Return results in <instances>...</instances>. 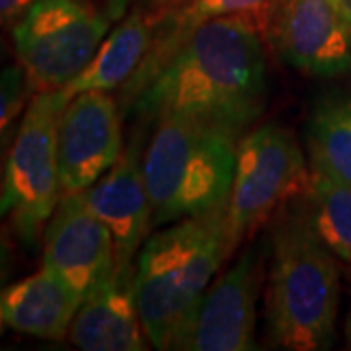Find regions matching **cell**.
<instances>
[{"mask_svg":"<svg viewBox=\"0 0 351 351\" xmlns=\"http://www.w3.org/2000/svg\"><path fill=\"white\" fill-rule=\"evenodd\" d=\"M174 51L143 86L135 112L147 119L191 117L242 137L267 101L265 53L254 10L172 29Z\"/></svg>","mask_w":351,"mask_h":351,"instance_id":"cell-1","label":"cell"},{"mask_svg":"<svg viewBox=\"0 0 351 351\" xmlns=\"http://www.w3.org/2000/svg\"><path fill=\"white\" fill-rule=\"evenodd\" d=\"M269 250L265 332L271 348L330 350L339 311L338 258L318 234L304 191L269 219Z\"/></svg>","mask_w":351,"mask_h":351,"instance_id":"cell-2","label":"cell"},{"mask_svg":"<svg viewBox=\"0 0 351 351\" xmlns=\"http://www.w3.org/2000/svg\"><path fill=\"white\" fill-rule=\"evenodd\" d=\"M240 135L191 117L164 115L143 152L154 226L228 203Z\"/></svg>","mask_w":351,"mask_h":351,"instance_id":"cell-3","label":"cell"},{"mask_svg":"<svg viewBox=\"0 0 351 351\" xmlns=\"http://www.w3.org/2000/svg\"><path fill=\"white\" fill-rule=\"evenodd\" d=\"M69 100L71 94L64 88L34 94L6 160L0 186V223H8L27 250L38 248L63 197L57 131Z\"/></svg>","mask_w":351,"mask_h":351,"instance_id":"cell-4","label":"cell"},{"mask_svg":"<svg viewBox=\"0 0 351 351\" xmlns=\"http://www.w3.org/2000/svg\"><path fill=\"white\" fill-rule=\"evenodd\" d=\"M10 32L16 59L39 94L66 88L86 69L110 18L90 0H36Z\"/></svg>","mask_w":351,"mask_h":351,"instance_id":"cell-5","label":"cell"},{"mask_svg":"<svg viewBox=\"0 0 351 351\" xmlns=\"http://www.w3.org/2000/svg\"><path fill=\"white\" fill-rule=\"evenodd\" d=\"M308 164L287 127L267 123L240 137L226 203L230 252L267 223L291 197L306 191Z\"/></svg>","mask_w":351,"mask_h":351,"instance_id":"cell-6","label":"cell"},{"mask_svg":"<svg viewBox=\"0 0 351 351\" xmlns=\"http://www.w3.org/2000/svg\"><path fill=\"white\" fill-rule=\"evenodd\" d=\"M265 41L311 76L351 71V25L336 0H267L254 10Z\"/></svg>","mask_w":351,"mask_h":351,"instance_id":"cell-7","label":"cell"},{"mask_svg":"<svg viewBox=\"0 0 351 351\" xmlns=\"http://www.w3.org/2000/svg\"><path fill=\"white\" fill-rule=\"evenodd\" d=\"M263 277L262 252L258 246H250L207 287L180 350H256V306Z\"/></svg>","mask_w":351,"mask_h":351,"instance_id":"cell-8","label":"cell"},{"mask_svg":"<svg viewBox=\"0 0 351 351\" xmlns=\"http://www.w3.org/2000/svg\"><path fill=\"white\" fill-rule=\"evenodd\" d=\"M121 119L123 113L108 92L71 96L57 131L63 195L88 189L117 162L125 149Z\"/></svg>","mask_w":351,"mask_h":351,"instance_id":"cell-9","label":"cell"},{"mask_svg":"<svg viewBox=\"0 0 351 351\" xmlns=\"http://www.w3.org/2000/svg\"><path fill=\"white\" fill-rule=\"evenodd\" d=\"M115 263L108 226L86 205L82 191L64 193L43 232V265L84 299Z\"/></svg>","mask_w":351,"mask_h":351,"instance_id":"cell-10","label":"cell"},{"mask_svg":"<svg viewBox=\"0 0 351 351\" xmlns=\"http://www.w3.org/2000/svg\"><path fill=\"white\" fill-rule=\"evenodd\" d=\"M188 219L172 223L143 244L135 265V297L147 339L172 350L180 330V297Z\"/></svg>","mask_w":351,"mask_h":351,"instance_id":"cell-11","label":"cell"},{"mask_svg":"<svg viewBox=\"0 0 351 351\" xmlns=\"http://www.w3.org/2000/svg\"><path fill=\"white\" fill-rule=\"evenodd\" d=\"M92 213L108 226L115 246V263H131L151 234L152 203L143 172L141 141L133 138L117 162L96 184L82 191Z\"/></svg>","mask_w":351,"mask_h":351,"instance_id":"cell-12","label":"cell"},{"mask_svg":"<svg viewBox=\"0 0 351 351\" xmlns=\"http://www.w3.org/2000/svg\"><path fill=\"white\" fill-rule=\"evenodd\" d=\"M145 336L135 297V265L113 263L112 271L80 302L69 338L84 351H143Z\"/></svg>","mask_w":351,"mask_h":351,"instance_id":"cell-13","label":"cell"},{"mask_svg":"<svg viewBox=\"0 0 351 351\" xmlns=\"http://www.w3.org/2000/svg\"><path fill=\"white\" fill-rule=\"evenodd\" d=\"M82 297L63 277L41 267L2 289V313L6 326L25 336L64 339L80 308Z\"/></svg>","mask_w":351,"mask_h":351,"instance_id":"cell-14","label":"cell"},{"mask_svg":"<svg viewBox=\"0 0 351 351\" xmlns=\"http://www.w3.org/2000/svg\"><path fill=\"white\" fill-rule=\"evenodd\" d=\"M154 22L147 14L127 16L108 32L86 69L64 88L71 96L86 90L112 92L135 76L145 55L151 51Z\"/></svg>","mask_w":351,"mask_h":351,"instance_id":"cell-15","label":"cell"},{"mask_svg":"<svg viewBox=\"0 0 351 351\" xmlns=\"http://www.w3.org/2000/svg\"><path fill=\"white\" fill-rule=\"evenodd\" d=\"M308 152L311 162L351 184V94L334 92L314 104Z\"/></svg>","mask_w":351,"mask_h":351,"instance_id":"cell-16","label":"cell"},{"mask_svg":"<svg viewBox=\"0 0 351 351\" xmlns=\"http://www.w3.org/2000/svg\"><path fill=\"white\" fill-rule=\"evenodd\" d=\"M304 193L318 234L338 260L351 263V184L311 162Z\"/></svg>","mask_w":351,"mask_h":351,"instance_id":"cell-17","label":"cell"},{"mask_svg":"<svg viewBox=\"0 0 351 351\" xmlns=\"http://www.w3.org/2000/svg\"><path fill=\"white\" fill-rule=\"evenodd\" d=\"M34 90L27 82L22 64H6L0 69V186L8 154L24 117Z\"/></svg>","mask_w":351,"mask_h":351,"instance_id":"cell-18","label":"cell"},{"mask_svg":"<svg viewBox=\"0 0 351 351\" xmlns=\"http://www.w3.org/2000/svg\"><path fill=\"white\" fill-rule=\"evenodd\" d=\"M265 2L267 0H193L176 16V24L184 29H189L211 18L250 12L260 8Z\"/></svg>","mask_w":351,"mask_h":351,"instance_id":"cell-19","label":"cell"},{"mask_svg":"<svg viewBox=\"0 0 351 351\" xmlns=\"http://www.w3.org/2000/svg\"><path fill=\"white\" fill-rule=\"evenodd\" d=\"M12 263H14V248L10 244V240L6 237H0V336L2 330L6 326L4 322V313H2V289L6 287L8 277L12 274Z\"/></svg>","mask_w":351,"mask_h":351,"instance_id":"cell-20","label":"cell"},{"mask_svg":"<svg viewBox=\"0 0 351 351\" xmlns=\"http://www.w3.org/2000/svg\"><path fill=\"white\" fill-rule=\"evenodd\" d=\"M36 0H0V29L12 27Z\"/></svg>","mask_w":351,"mask_h":351,"instance_id":"cell-21","label":"cell"},{"mask_svg":"<svg viewBox=\"0 0 351 351\" xmlns=\"http://www.w3.org/2000/svg\"><path fill=\"white\" fill-rule=\"evenodd\" d=\"M336 4H338V6H339V10H341V14L346 16L348 24L351 25V0H336Z\"/></svg>","mask_w":351,"mask_h":351,"instance_id":"cell-22","label":"cell"},{"mask_svg":"<svg viewBox=\"0 0 351 351\" xmlns=\"http://www.w3.org/2000/svg\"><path fill=\"white\" fill-rule=\"evenodd\" d=\"M143 2H147L149 6H154V8H160L164 4H168L170 0H143Z\"/></svg>","mask_w":351,"mask_h":351,"instance_id":"cell-23","label":"cell"},{"mask_svg":"<svg viewBox=\"0 0 351 351\" xmlns=\"http://www.w3.org/2000/svg\"><path fill=\"white\" fill-rule=\"evenodd\" d=\"M6 55H8V51H6V45H4V39L0 38V64L6 59Z\"/></svg>","mask_w":351,"mask_h":351,"instance_id":"cell-24","label":"cell"},{"mask_svg":"<svg viewBox=\"0 0 351 351\" xmlns=\"http://www.w3.org/2000/svg\"><path fill=\"white\" fill-rule=\"evenodd\" d=\"M176 2H178V4H180L182 8H184V6H188V4H191L193 0H176Z\"/></svg>","mask_w":351,"mask_h":351,"instance_id":"cell-25","label":"cell"},{"mask_svg":"<svg viewBox=\"0 0 351 351\" xmlns=\"http://www.w3.org/2000/svg\"><path fill=\"white\" fill-rule=\"evenodd\" d=\"M348 334H350V338H351V316H350V320H348Z\"/></svg>","mask_w":351,"mask_h":351,"instance_id":"cell-26","label":"cell"}]
</instances>
